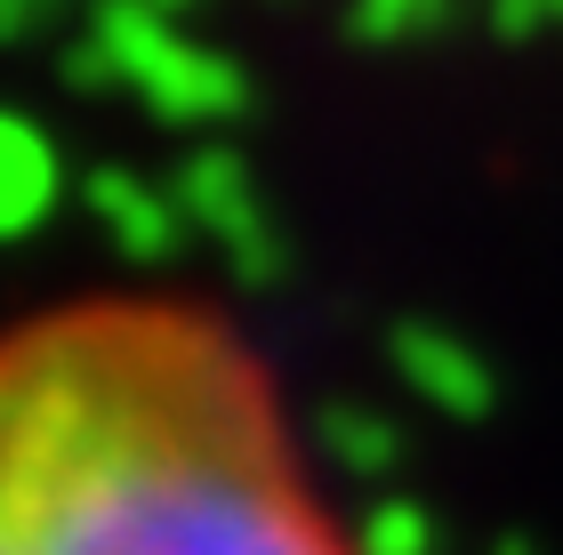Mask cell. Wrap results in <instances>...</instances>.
<instances>
[{
    "label": "cell",
    "instance_id": "6da1fadb",
    "mask_svg": "<svg viewBox=\"0 0 563 555\" xmlns=\"http://www.w3.org/2000/svg\"><path fill=\"white\" fill-rule=\"evenodd\" d=\"M0 555H363L266 346L186 290L0 322Z\"/></svg>",
    "mask_w": 563,
    "mask_h": 555
}]
</instances>
